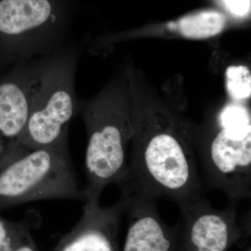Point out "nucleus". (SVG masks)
<instances>
[{"label": "nucleus", "mask_w": 251, "mask_h": 251, "mask_svg": "<svg viewBox=\"0 0 251 251\" xmlns=\"http://www.w3.org/2000/svg\"><path fill=\"white\" fill-rule=\"evenodd\" d=\"M133 148L116 185L120 197L171 200L179 210L204 198L196 144L188 127L168 114L132 115Z\"/></svg>", "instance_id": "1"}, {"label": "nucleus", "mask_w": 251, "mask_h": 251, "mask_svg": "<svg viewBox=\"0 0 251 251\" xmlns=\"http://www.w3.org/2000/svg\"><path fill=\"white\" fill-rule=\"evenodd\" d=\"M80 45L68 41L53 53L39 58L29 119L16 141L28 148L69 146V128L79 115L75 90Z\"/></svg>", "instance_id": "2"}, {"label": "nucleus", "mask_w": 251, "mask_h": 251, "mask_svg": "<svg viewBox=\"0 0 251 251\" xmlns=\"http://www.w3.org/2000/svg\"><path fill=\"white\" fill-rule=\"evenodd\" d=\"M50 199L87 202L69 146L28 148L16 140L6 144L0 158V210Z\"/></svg>", "instance_id": "3"}, {"label": "nucleus", "mask_w": 251, "mask_h": 251, "mask_svg": "<svg viewBox=\"0 0 251 251\" xmlns=\"http://www.w3.org/2000/svg\"><path fill=\"white\" fill-rule=\"evenodd\" d=\"M75 0H0V72L68 42Z\"/></svg>", "instance_id": "4"}, {"label": "nucleus", "mask_w": 251, "mask_h": 251, "mask_svg": "<svg viewBox=\"0 0 251 251\" xmlns=\"http://www.w3.org/2000/svg\"><path fill=\"white\" fill-rule=\"evenodd\" d=\"M79 115L87 134L84 191L87 201H99L105 187L116 184L125 173L133 135L132 115L121 98L110 95L80 100Z\"/></svg>", "instance_id": "5"}, {"label": "nucleus", "mask_w": 251, "mask_h": 251, "mask_svg": "<svg viewBox=\"0 0 251 251\" xmlns=\"http://www.w3.org/2000/svg\"><path fill=\"white\" fill-rule=\"evenodd\" d=\"M219 130L196 148L206 186L237 204L251 196V122L246 107L229 104L219 112Z\"/></svg>", "instance_id": "6"}, {"label": "nucleus", "mask_w": 251, "mask_h": 251, "mask_svg": "<svg viewBox=\"0 0 251 251\" xmlns=\"http://www.w3.org/2000/svg\"><path fill=\"white\" fill-rule=\"evenodd\" d=\"M235 204L214 209L205 198L180 210L178 251H228L250 237V223L240 224Z\"/></svg>", "instance_id": "7"}, {"label": "nucleus", "mask_w": 251, "mask_h": 251, "mask_svg": "<svg viewBox=\"0 0 251 251\" xmlns=\"http://www.w3.org/2000/svg\"><path fill=\"white\" fill-rule=\"evenodd\" d=\"M125 204L119 198L112 206L87 201L77 224L59 239L54 251H121L120 232Z\"/></svg>", "instance_id": "8"}, {"label": "nucleus", "mask_w": 251, "mask_h": 251, "mask_svg": "<svg viewBox=\"0 0 251 251\" xmlns=\"http://www.w3.org/2000/svg\"><path fill=\"white\" fill-rule=\"evenodd\" d=\"M128 229L121 251H178L179 223L171 226L160 216L156 200L123 198Z\"/></svg>", "instance_id": "9"}, {"label": "nucleus", "mask_w": 251, "mask_h": 251, "mask_svg": "<svg viewBox=\"0 0 251 251\" xmlns=\"http://www.w3.org/2000/svg\"><path fill=\"white\" fill-rule=\"evenodd\" d=\"M39 58L16 63L0 77V136L17 140L27 125Z\"/></svg>", "instance_id": "10"}, {"label": "nucleus", "mask_w": 251, "mask_h": 251, "mask_svg": "<svg viewBox=\"0 0 251 251\" xmlns=\"http://www.w3.org/2000/svg\"><path fill=\"white\" fill-rule=\"evenodd\" d=\"M226 24V16L222 13L207 10L180 18L176 27L184 37L206 39L221 33Z\"/></svg>", "instance_id": "11"}, {"label": "nucleus", "mask_w": 251, "mask_h": 251, "mask_svg": "<svg viewBox=\"0 0 251 251\" xmlns=\"http://www.w3.org/2000/svg\"><path fill=\"white\" fill-rule=\"evenodd\" d=\"M39 224L36 214H28L21 221L14 222L0 216V251H10L22 242Z\"/></svg>", "instance_id": "12"}, {"label": "nucleus", "mask_w": 251, "mask_h": 251, "mask_svg": "<svg viewBox=\"0 0 251 251\" xmlns=\"http://www.w3.org/2000/svg\"><path fill=\"white\" fill-rule=\"evenodd\" d=\"M226 87L230 97L243 100L251 97V75L244 66H230L226 70Z\"/></svg>", "instance_id": "13"}, {"label": "nucleus", "mask_w": 251, "mask_h": 251, "mask_svg": "<svg viewBox=\"0 0 251 251\" xmlns=\"http://www.w3.org/2000/svg\"><path fill=\"white\" fill-rule=\"evenodd\" d=\"M227 9L237 16H246L250 11L251 0H222Z\"/></svg>", "instance_id": "14"}, {"label": "nucleus", "mask_w": 251, "mask_h": 251, "mask_svg": "<svg viewBox=\"0 0 251 251\" xmlns=\"http://www.w3.org/2000/svg\"><path fill=\"white\" fill-rule=\"evenodd\" d=\"M10 251H40L31 234Z\"/></svg>", "instance_id": "15"}, {"label": "nucleus", "mask_w": 251, "mask_h": 251, "mask_svg": "<svg viewBox=\"0 0 251 251\" xmlns=\"http://www.w3.org/2000/svg\"><path fill=\"white\" fill-rule=\"evenodd\" d=\"M6 144H7L6 142L0 136V158L2 156L5 150H6Z\"/></svg>", "instance_id": "16"}, {"label": "nucleus", "mask_w": 251, "mask_h": 251, "mask_svg": "<svg viewBox=\"0 0 251 251\" xmlns=\"http://www.w3.org/2000/svg\"><path fill=\"white\" fill-rule=\"evenodd\" d=\"M251 251V247H249V248H247V249H246V250H245V251Z\"/></svg>", "instance_id": "17"}]
</instances>
